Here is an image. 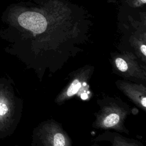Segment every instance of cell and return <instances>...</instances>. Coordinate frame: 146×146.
Segmentation results:
<instances>
[{
  "label": "cell",
  "instance_id": "cell-5",
  "mask_svg": "<svg viewBox=\"0 0 146 146\" xmlns=\"http://www.w3.org/2000/svg\"><path fill=\"white\" fill-rule=\"evenodd\" d=\"M117 86L133 103L145 111V87L144 86L123 81H118Z\"/></svg>",
  "mask_w": 146,
  "mask_h": 146
},
{
  "label": "cell",
  "instance_id": "cell-8",
  "mask_svg": "<svg viewBox=\"0 0 146 146\" xmlns=\"http://www.w3.org/2000/svg\"><path fill=\"white\" fill-rule=\"evenodd\" d=\"M141 1L143 2V3H145L146 2V0H141Z\"/></svg>",
  "mask_w": 146,
  "mask_h": 146
},
{
  "label": "cell",
  "instance_id": "cell-4",
  "mask_svg": "<svg viewBox=\"0 0 146 146\" xmlns=\"http://www.w3.org/2000/svg\"><path fill=\"white\" fill-rule=\"evenodd\" d=\"M41 143L43 146H70L68 136L58 126L44 127L42 132Z\"/></svg>",
  "mask_w": 146,
  "mask_h": 146
},
{
  "label": "cell",
  "instance_id": "cell-2",
  "mask_svg": "<svg viewBox=\"0 0 146 146\" xmlns=\"http://www.w3.org/2000/svg\"><path fill=\"white\" fill-rule=\"evenodd\" d=\"M123 121V112L116 107H104L96 119V125L103 128L119 129Z\"/></svg>",
  "mask_w": 146,
  "mask_h": 146
},
{
  "label": "cell",
  "instance_id": "cell-1",
  "mask_svg": "<svg viewBox=\"0 0 146 146\" xmlns=\"http://www.w3.org/2000/svg\"><path fill=\"white\" fill-rule=\"evenodd\" d=\"M21 102L17 97L11 80L0 79V139L13 132L19 121Z\"/></svg>",
  "mask_w": 146,
  "mask_h": 146
},
{
  "label": "cell",
  "instance_id": "cell-7",
  "mask_svg": "<svg viewBox=\"0 0 146 146\" xmlns=\"http://www.w3.org/2000/svg\"><path fill=\"white\" fill-rule=\"evenodd\" d=\"M140 49H141V51L143 53V54L144 56H145L146 55V46H145V44L141 45Z\"/></svg>",
  "mask_w": 146,
  "mask_h": 146
},
{
  "label": "cell",
  "instance_id": "cell-3",
  "mask_svg": "<svg viewBox=\"0 0 146 146\" xmlns=\"http://www.w3.org/2000/svg\"><path fill=\"white\" fill-rule=\"evenodd\" d=\"M18 22L22 27L36 34L44 32L47 25L46 19L43 15L33 11L22 13L19 15Z\"/></svg>",
  "mask_w": 146,
  "mask_h": 146
},
{
  "label": "cell",
  "instance_id": "cell-6",
  "mask_svg": "<svg viewBox=\"0 0 146 146\" xmlns=\"http://www.w3.org/2000/svg\"><path fill=\"white\" fill-rule=\"evenodd\" d=\"M88 75L89 73L81 72L78 73L76 75L74 76L69 85L63 89L59 95L56 99V102L59 103H62L75 95L82 87L83 85L86 84Z\"/></svg>",
  "mask_w": 146,
  "mask_h": 146
}]
</instances>
